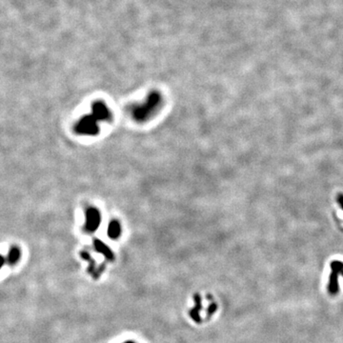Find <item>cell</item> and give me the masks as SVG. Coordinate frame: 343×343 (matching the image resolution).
Segmentation results:
<instances>
[{
  "instance_id": "6",
  "label": "cell",
  "mask_w": 343,
  "mask_h": 343,
  "mask_svg": "<svg viewBox=\"0 0 343 343\" xmlns=\"http://www.w3.org/2000/svg\"><path fill=\"white\" fill-rule=\"evenodd\" d=\"M93 245H94L95 250L98 253H100L101 254H103L108 260H113L114 259L113 252L111 251V249L107 245H105L102 241H100L98 239H95L94 242H93Z\"/></svg>"
},
{
  "instance_id": "10",
  "label": "cell",
  "mask_w": 343,
  "mask_h": 343,
  "mask_svg": "<svg viewBox=\"0 0 343 343\" xmlns=\"http://www.w3.org/2000/svg\"><path fill=\"white\" fill-rule=\"evenodd\" d=\"M81 257H82L84 260H86V261H88V262H89L88 272H89L90 274H93V273H94V271H95V263H94L93 259L91 258L90 253L85 251L81 252Z\"/></svg>"
},
{
  "instance_id": "3",
  "label": "cell",
  "mask_w": 343,
  "mask_h": 343,
  "mask_svg": "<svg viewBox=\"0 0 343 343\" xmlns=\"http://www.w3.org/2000/svg\"><path fill=\"white\" fill-rule=\"evenodd\" d=\"M331 268H332V273L329 277L328 292L330 295L335 296L339 293V289H340L339 277H340V274L343 273V263L341 261H334L331 264Z\"/></svg>"
},
{
  "instance_id": "12",
  "label": "cell",
  "mask_w": 343,
  "mask_h": 343,
  "mask_svg": "<svg viewBox=\"0 0 343 343\" xmlns=\"http://www.w3.org/2000/svg\"><path fill=\"white\" fill-rule=\"evenodd\" d=\"M5 261H6V259L0 254V270L2 269V267H3V265L5 264Z\"/></svg>"
},
{
  "instance_id": "1",
  "label": "cell",
  "mask_w": 343,
  "mask_h": 343,
  "mask_svg": "<svg viewBox=\"0 0 343 343\" xmlns=\"http://www.w3.org/2000/svg\"><path fill=\"white\" fill-rule=\"evenodd\" d=\"M160 101L161 99L159 93H151L145 103L133 109V116L138 121H144L148 119L158 110V108L160 107Z\"/></svg>"
},
{
  "instance_id": "2",
  "label": "cell",
  "mask_w": 343,
  "mask_h": 343,
  "mask_svg": "<svg viewBox=\"0 0 343 343\" xmlns=\"http://www.w3.org/2000/svg\"><path fill=\"white\" fill-rule=\"evenodd\" d=\"M99 131L97 120L92 114H88L83 116L75 126V132L79 135H96Z\"/></svg>"
},
{
  "instance_id": "5",
  "label": "cell",
  "mask_w": 343,
  "mask_h": 343,
  "mask_svg": "<svg viewBox=\"0 0 343 343\" xmlns=\"http://www.w3.org/2000/svg\"><path fill=\"white\" fill-rule=\"evenodd\" d=\"M91 114L96 120H108L111 117L109 109L102 102H95L91 107Z\"/></svg>"
},
{
  "instance_id": "13",
  "label": "cell",
  "mask_w": 343,
  "mask_h": 343,
  "mask_svg": "<svg viewBox=\"0 0 343 343\" xmlns=\"http://www.w3.org/2000/svg\"></svg>"
},
{
  "instance_id": "14",
  "label": "cell",
  "mask_w": 343,
  "mask_h": 343,
  "mask_svg": "<svg viewBox=\"0 0 343 343\" xmlns=\"http://www.w3.org/2000/svg\"><path fill=\"white\" fill-rule=\"evenodd\" d=\"M342 274H343V273H342Z\"/></svg>"
},
{
  "instance_id": "8",
  "label": "cell",
  "mask_w": 343,
  "mask_h": 343,
  "mask_svg": "<svg viewBox=\"0 0 343 343\" xmlns=\"http://www.w3.org/2000/svg\"><path fill=\"white\" fill-rule=\"evenodd\" d=\"M195 300H196L197 306H196L195 309L191 310L190 316L192 317V319L195 320L196 322H200V317H199V311L201 310V300H200V297L197 295V296L195 297Z\"/></svg>"
},
{
  "instance_id": "9",
  "label": "cell",
  "mask_w": 343,
  "mask_h": 343,
  "mask_svg": "<svg viewBox=\"0 0 343 343\" xmlns=\"http://www.w3.org/2000/svg\"><path fill=\"white\" fill-rule=\"evenodd\" d=\"M121 233L120 225L117 221H113L110 223L108 228V235L111 238H117Z\"/></svg>"
},
{
  "instance_id": "11",
  "label": "cell",
  "mask_w": 343,
  "mask_h": 343,
  "mask_svg": "<svg viewBox=\"0 0 343 343\" xmlns=\"http://www.w3.org/2000/svg\"><path fill=\"white\" fill-rule=\"evenodd\" d=\"M216 310H217V305H216L215 303L211 304L210 307H209V309H208V314H209V316L213 315V314L216 312Z\"/></svg>"
},
{
  "instance_id": "7",
  "label": "cell",
  "mask_w": 343,
  "mask_h": 343,
  "mask_svg": "<svg viewBox=\"0 0 343 343\" xmlns=\"http://www.w3.org/2000/svg\"><path fill=\"white\" fill-rule=\"evenodd\" d=\"M20 257H21L20 249L18 247H17V246H14V247H12L10 249L9 253L7 255V258H6V261H7V263L9 265L14 266L20 260Z\"/></svg>"
},
{
  "instance_id": "4",
  "label": "cell",
  "mask_w": 343,
  "mask_h": 343,
  "mask_svg": "<svg viewBox=\"0 0 343 343\" xmlns=\"http://www.w3.org/2000/svg\"><path fill=\"white\" fill-rule=\"evenodd\" d=\"M101 217L99 212L94 209L90 208L86 212V223H85V230L89 233H92L96 231L98 226L100 225Z\"/></svg>"
}]
</instances>
